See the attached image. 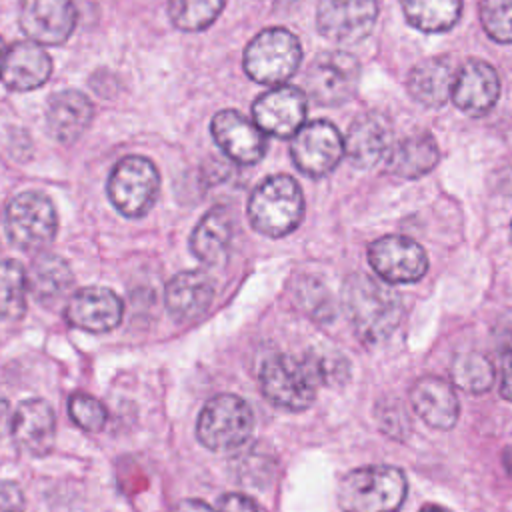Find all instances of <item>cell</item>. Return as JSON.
Listing matches in <instances>:
<instances>
[{"label":"cell","mask_w":512,"mask_h":512,"mask_svg":"<svg viewBox=\"0 0 512 512\" xmlns=\"http://www.w3.org/2000/svg\"><path fill=\"white\" fill-rule=\"evenodd\" d=\"M342 302L356 336L364 344L384 342L402 318L398 294L364 274H354L346 280Z\"/></svg>","instance_id":"cell-1"},{"label":"cell","mask_w":512,"mask_h":512,"mask_svg":"<svg viewBox=\"0 0 512 512\" xmlns=\"http://www.w3.org/2000/svg\"><path fill=\"white\" fill-rule=\"evenodd\" d=\"M322 384L316 356L296 358L290 354H276L264 360L260 368V388L264 398L282 410H306Z\"/></svg>","instance_id":"cell-2"},{"label":"cell","mask_w":512,"mask_h":512,"mask_svg":"<svg viewBox=\"0 0 512 512\" xmlns=\"http://www.w3.org/2000/svg\"><path fill=\"white\" fill-rule=\"evenodd\" d=\"M246 212L256 232L280 238L296 230L302 222L304 196L292 176L274 174L254 188Z\"/></svg>","instance_id":"cell-3"},{"label":"cell","mask_w":512,"mask_h":512,"mask_svg":"<svg viewBox=\"0 0 512 512\" xmlns=\"http://www.w3.org/2000/svg\"><path fill=\"white\" fill-rule=\"evenodd\" d=\"M406 488V476L400 468L364 466L340 480L338 504L344 512H398Z\"/></svg>","instance_id":"cell-4"},{"label":"cell","mask_w":512,"mask_h":512,"mask_svg":"<svg viewBox=\"0 0 512 512\" xmlns=\"http://www.w3.org/2000/svg\"><path fill=\"white\" fill-rule=\"evenodd\" d=\"M254 430V412L236 394L210 398L198 414L196 436L212 452H230L248 442Z\"/></svg>","instance_id":"cell-5"},{"label":"cell","mask_w":512,"mask_h":512,"mask_svg":"<svg viewBox=\"0 0 512 512\" xmlns=\"http://www.w3.org/2000/svg\"><path fill=\"white\" fill-rule=\"evenodd\" d=\"M300 62V42L286 28H266L258 32L244 50V70L258 84H284L294 76Z\"/></svg>","instance_id":"cell-6"},{"label":"cell","mask_w":512,"mask_h":512,"mask_svg":"<svg viewBox=\"0 0 512 512\" xmlns=\"http://www.w3.org/2000/svg\"><path fill=\"white\" fill-rule=\"evenodd\" d=\"M56 228V208L42 192H20L6 204L4 232L10 244L20 250L34 252L46 248L54 240Z\"/></svg>","instance_id":"cell-7"},{"label":"cell","mask_w":512,"mask_h":512,"mask_svg":"<svg viewBox=\"0 0 512 512\" xmlns=\"http://www.w3.org/2000/svg\"><path fill=\"white\" fill-rule=\"evenodd\" d=\"M106 190L110 202L120 214L128 218H140L150 212L158 198V168L144 156H124L112 168Z\"/></svg>","instance_id":"cell-8"},{"label":"cell","mask_w":512,"mask_h":512,"mask_svg":"<svg viewBox=\"0 0 512 512\" xmlns=\"http://www.w3.org/2000/svg\"><path fill=\"white\" fill-rule=\"evenodd\" d=\"M360 82L358 60L344 50L318 54L306 70V94L320 106L348 102Z\"/></svg>","instance_id":"cell-9"},{"label":"cell","mask_w":512,"mask_h":512,"mask_svg":"<svg viewBox=\"0 0 512 512\" xmlns=\"http://www.w3.org/2000/svg\"><path fill=\"white\" fill-rule=\"evenodd\" d=\"M290 154L302 174L322 178L342 160L344 138L332 122L312 120L292 136Z\"/></svg>","instance_id":"cell-10"},{"label":"cell","mask_w":512,"mask_h":512,"mask_svg":"<svg viewBox=\"0 0 512 512\" xmlns=\"http://www.w3.org/2000/svg\"><path fill=\"white\" fill-rule=\"evenodd\" d=\"M378 18L376 0H318L316 26L318 32L340 44L364 40Z\"/></svg>","instance_id":"cell-11"},{"label":"cell","mask_w":512,"mask_h":512,"mask_svg":"<svg viewBox=\"0 0 512 512\" xmlns=\"http://www.w3.org/2000/svg\"><path fill=\"white\" fill-rule=\"evenodd\" d=\"M372 270L392 284H410L420 280L428 270L424 248L406 236H382L368 246Z\"/></svg>","instance_id":"cell-12"},{"label":"cell","mask_w":512,"mask_h":512,"mask_svg":"<svg viewBox=\"0 0 512 512\" xmlns=\"http://www.w3.org/2000/svg\"><path fill=\"white\" fill-rule=\"evenodd\" d=\"M252 118L264 134L290 138L304 126L306 92L298 86L280 84L254 100Z\"/></svg>","instance_id":"cell-13"},{"label":"cell","mask_w":512,"mask_h":512,"mask_svg":"<svg viewBox=\"0 0 512 512\" xmlns=\"http://www.w3.org/2000/svg\"><path fill=\"white\" fill-rule=\"evenodd\" d=\"M76 26V8L72 0H22L20 28L42 46L64 44Z\"/></svg>","instance_id":"cell-14"},{"label":"cell","mask_w":512,"mask_h":512,"mask_svg":"<svg viewBox=\"0 0 512 512\" xmlns=\"http://www.w3.org/2000/svg\"><path fill=\"white\" fill-rule=\"evenodd\" d=\"M122 300L106 286H84L76 290L66 304L70 326L86 332H110L122 320Z\"/></svg>","instance_id":"cell-15"},{"label":"cell","mask_w":512,"mask_h":512,"mask_svg":"<svg viewBox=\"0 0 512 512\" xmlns=\"http://www.w3.org/2000/svg\"><path fill=\"white\" fill-rule=\"evenodd\" d=\"M212 138L238 164H256L266 154L264 132L238 110H222L212 118Z\"/></svg>","instance_id":"cell-16"},{"label":"cell","mask_w":512,"mask_h":512,"mask_svg":"<svg viewBox=\"0 0 512 512\" xmlns=\"http://www.w3.org/2000/svg\"><path fill=\"white\" fill-rule=\"evenodd\" d=\"M392 146L390 122L376 112L358 114L350 122L344 138V154L348 156L350 164L360 170L372 168L380 160H386Z\"/></svg>","instance_id":"cell-17"},{"label":"cell","mask_w":512,"mask_h":512,"mask_svg":"<svg viewBox=\"0 0 512 512\" xmlns=\"http://www.w3.org/2000/svg\"><path fill=\"white\" fill-rule=\"evenodd\" d=\"M500 96L498 72L482 60H468L456 72L452 102L468 116L488 114Z\"/></svg>","instance_id":"cell-18"},{"label":"cell","mask_w":512,"mask_h":512,"mask_svg":"<svg viewBox=\"0 0 512 512\" xmlns=\"http://www.w3.org/2000/svg\"><path fill=\"white\" fill-rule=\"evenodd\" d=\"M10 434L16 446L32 456H44L56 440V418L52 406L42 398L20 402L12 414Z\"/></svg>","instance_id":"cell-19"},{"label":"cell","mask_w":512,"mask_h":512,"mask_svg":"<svg viewBox=\"0 0 512 512\" xmlns=\"http://www.w3.org/2000/svg\"><path fill=\"white\" fill-rule=\"evenodd\" d=\"M52 74V60L38 42H16L6 50L0 78L14 92L40 88Z\"/></svg>","instance_id":"cell-20"},{"label":"cell","mask_w":512,"mask_h":512,"mask_svg":"<svg viewBox=\"0 0 512 512\" xmlns=\"http://www.w3.org/2000/svg\"><path fill=\"white\" fill-rule=\"evenodd\" d=\"M166 308L178 322L202 316L214 298V282L200 270H184L166 284Z\"/></svg>","instance_id":"cell-21"},{"label":"cell","mask_w":512,"mask_h":512,"mask_svg":"<svg viewBox=\"0 0 512 512\" xmlns=\"http://www.w3.org/2000/svg\"><path fill=\"white\" fill-rule=\"evenodd\" d=\"M94 116V106L86 94L80 90H62L54 94L46 108L48 132L54 140L62 144L76 142Z\"/></svg>","instance_id":"cell-22"},{"label":"cell","mask_w":512,"mask_h":512,"mask_svg":"<svg viewBox=\"0 0 512 512\" xmlns=\"http://www.w3.org/2000/svg\"><path fill=\"white\" fill-rule=\"evenodd\" d=\"M416 414L436 430H448L458 420V396L454 388L436 376H424L416 380L410 392Z\"/></svg>","instance_id":"cell-23"},{"label":"cell","mask_w":512,"mask_h":512,"mask_svg":"<svg viewBox=\"0 0 512 512\" xmlns=\"http://www.w3.org/2000/svg\"><path fill=\"white\" fill-rule=\"evenodd\" d=\"M456 72L448 56H434L426 58L416 64L406 78V88L410 96L426 106V108H440L452 98Z\"/></svg>","instance_id":"cell-24"},{"label":"cell","mask_w":512,"mask_h":512,"mask_svg":"<svg viewBox=\"0 0 512 512\" xmlns=\"http://www.w3.org/2000/svg\"><path fill=\"white\" fill-rule=\"evenodd\" d=\"M234 222L224 206H214L196 224L190 236L192 254L208 266H220L230 256Z\"/></svg>","instance_id":"cell-25"},{"label":"cell","mask_w":512,"mask_h":512,"mask_svg":"<svg viewBox=\"0 0 512 512\" xmlns=\"http://www.w3.org/2000/svg\"><path fill=\"white\" fill-rule=\"evenodd\" d=\"M440 160V150L432 134L414 132L392 146L386 156V170L400 178H420L428 174Z\"/></svg>","instance_id":"cell-26"},{"label":"cell","mask_w":512,"mask_h":512,"mask_svg":"<svg viewBox=\"0 0 512 512\" xmlns=\"http://www.w3.org/2000/svg\"><path fill=\"white\" fill-rule=\"evenodd\" d=\"M28 276V292L36 302L44 306L56 304L62 296L68 294L74 282V274L68 262L52 252H42L36 256L26 270Z\"/></svg>","instance_id":"cell-27"},{"label":"cell","mask_w":512,"mask_h":512,"mask_svg":"<svg viewBox=\"0 0 512 512\" xmlns=\"http://www.w3.org/2000/svg\"><path fill=\"white\" fill-rule=\"evenodd\" d=\"M410 26L426 34L448 32L462 14V0H400Z\"/></svg>","instance_id":"cell-28"},{"label":"cell","mask_w":512,"mask_h":512,"mask_svg":"<svg viewBox=\"0 0 512 512\" xmlns=\"http://www.w3.org/2000/svg\"><path fill=\"white\" fill-rule=\"evenodd\" d=\"M28 276L18 260L0 262V318L18 320L26 312Z\"/></svg>","instance_id":"cell-29"},{"label":"cell","mask_w":512,"mask_h":512,"mask_svg":"<svg viewBox=\"0 0 512 512\" xmlns=\"http://www.w3.org/2000/svg\"><path fill=\"white\" fill-rule=\"evenodd\" d=\"M226 0H168V16L178 30L200 32L216 22Z\"/></svg>","instance_id":"cell-30"},{"label":"cell","mask_w":512,"mask_h":512,"mask_svg":"<svg viewBox=\"0 0 512 512\" xmlns=\"http://www.w3.org/2000/svg\"><path fill=\"white\" fill-rule=\"evenodd\" d=\"M452 380L458 388L480 394L494 384V366L480 352H462L452 362Z\"/></svg>","instance_id":"cell-31"},{"label":"cell","mask_w":512,"mask_h":512,"mask_svg":"<svg viewBox=\"0 0 512 512\" xmlns=\"http://www.w3.org/2000/svg\"><path fill=\"white\" fill-rule=\"evenodd\" d=\"M480 24L498 44H512V0H480Z\"/></svg>","instance_id":"cell-32"},{"label":"cell","mask_w":512,"mask_h":512,"mask_svg":"<svg viewBox=\"0 0 512 512\" xmlns=\"http://www.w3.org/2000/svg\"><path fill=\"white\" fill-rule=\"evenodd\" d=\"M68 414L72 422L86 432L102 430L108 416L104 404L98 398L84 392H74L68 398Z\"/></svg>","instance_id":"cell-33"},{"label":"cell","mask_w":512,"mask_h":512,"mask_svg":"<svg viewBox=\"0 0 512 512\" xmlns=\"http://www.w3.org/2000/svg\"><path fill=\"white\" fill-rule=\"evenodd\" d=\"M376 418L378 424L382 428V432H386L392 438H406L410 432V418L402 406V402L398 400H382L376 408Z\"/></svg>","instance_id":"cell-34"},{"label":"cell","mask_w":512,"mask_h":512,"mask_svg":"<svg viewBox=\"0 0 512 512\" xmlns=\"http://www.w3.org/2000/svg\"><path fill=\"white\" fill-rule=\"evenodd\" d=\"M500 356H502V382L500 392L506 400L512 402V330L506 332L500 344Z\"/></svg>","instance_id":"cell-35"},{"label":"cell","mask_w":512,"mask_h":512,"mask_svg":"<svg viewBox=\"0 0 512 512\" xmlns=\"http://www.w3.org/2000/svg\"><path fill=\"white\" fill-rule=\"evenodd\" d=\"M24 494L16 482L0 480V512H22Z\"/></svg>","instance_id":"cell-36"},{"label":"cell","mask_w":512,"mask_h":512,"mask_svg":"<svg viewBox=\"0 0 512 512\" xmlns=\"http://www.w3.org/2000/svg\"><path fill=\"white\" fill-rule=\"evenodd\" d=\"M218 512H264V510L252 498L230 492L218 500Z\"/></svg>","instance_id":"cell-37"},{"label":"cell","mask_w":512,"mask_h":512,"mask_svg":"<svg viewBox=\"0 0 512 512\" xmlns=\"http://www.w3.org/2000/svg\"><path fill=\"white\" fill-rule=\"evenodd\" d=\"M12 426V412H10V404L8 400H4L0 396V438H4L10 432Z\"/></svg>","instance_id":"cell-38"},{"label":"cell","mask_w":512,"mask_h":512,"mask_svg":"<svg viewBox=\"0 0 512 512\" xmlns=\"http://www.w3.org/2000/svg\"><path fill=\"white\" fill-rule=\"evenodd\" d=\"M178 512H218V510H214L212 506H208L202 500H184V502H180Z\"/></svg>","instance_id":"cell-39"},{"label":"cell","mask_w":512,"mask_h":512,"mask_svg":"<svg viewBox=\"0 0 512 512\" xmlns=\"http://www.w3.org/2000/svg\"><path fill=\"white\" fill-rule=\"evenodd\" d=\"M420 512H450V510L444 508V506H440V504H424V506L420 508Z\"/></svg>","instance_id":"cell-40"},{"label":"cell","mask_w":512,"mask_h":512,"mask_svg":"<svg viewBox=\"0 0 512 512\" xmlns=\"http://www.w3.org/2000/svg\"><path fill=\"white\" fill-rule=\"evenodd\" d=\"M6 46H4V40L0 38V70H2V62H4V56H6Z\"/></svg>","instance_id":"cell-41"}]
</instances>
